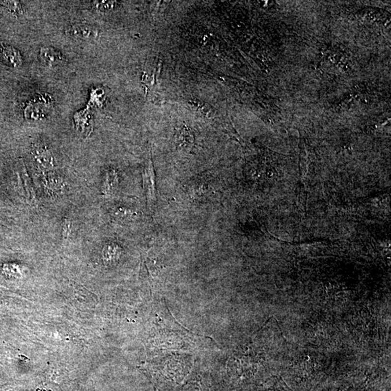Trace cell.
Masks as SVG:
<instances>
[{
	"label": "cell",
	"mask_w": 391,
	"mask_h": 391,
	"mask_svg": "<svg viewBox=\"0 0 391 391\" xmlns=\"http://www.w3.org/2000/svg\"><path fill=\"white\" fill-rule=\"evenodd\" d=\"M75 299L79 302V305L87 308L96 306L97 305L98 298L95 294L90 292L86 288L82 285H75L73 287Z\"/></svg>",
	"instance_id": "6da1fadb"
},
{
	"label": "cell",
	"mask_w": 391,
	"mask_h": 391,
	"mask_svg": "<svg viewBox=\"0 0 391 391\" xmlns=\"http://www.w3.org/2000/svg\"><path fill=\"white\" fill-rule=\"evenodd\" d=\"M36 161L40 165H44V167H50L49 166H53V157L52 156L51 152H49L48 150H37L36 151Z\"/></svg>",
	"instance_id": "5b68a950"
},
{
	"label": "cell",
	"mask_w": 391,
	"mask_h": 391,
	"mask_svg": "<svg viewBox=\"0 0 391 391\" xmlns=\"http://www.w3.org/2000/svg\"><path fill=\"white\" fill-rule=\"evenodd\" d=\"M40 55L42 60L49 65H56L62 61L61 55L51 47L42 48Z\"/></svg>",
	"instance_id": "277c9868"
},
{
	"label": "cell",
	"mask_w": 391,
	"mask_h": 391,
	"mask_svg": "<svg viewBox=\"0 0 391 391\" xmlns=\"http://www.w3.org/2000/svg\"><path fill=\"white\" fill-rule=\"evenodd\" d=\"M1 4L4 5V7H7V8L10 9V10H12V11L15 12V13H16V12H19L21 9V4H20L19 1H2V2H1Z\"/></svg>",
	"instance_id": "ba28073f"
},
{
	"label": "cell",
	"mask_w": 391,
	"mask_h": 391,
	"mask_svg": "<svg viewBox=\"0 0 391 391\" xmlns=\"http://www.w3.org/2000/svg\"><path fill=\"white\" fill-rule=\"evenodd\" d=\"M115 3L114 1H94V4L97 10L104 13L110 11L114 8Z\"/></svg>",
	"instance_id": "52a82bcc"
},
{
	"label": "cell",
	"mask_w": 391,
	"mask_h": 391,
	"mask_svg": "<svg viewBox=\"0 0 391 391\" xmlns=\"http://www.w3.org/2000/svg\"><path fill=\"white\" fill-rule=\"evenodd\" d=\"M0 52H1L3 59L7 62L10 66L17 68L22 64V57L16 49L13 48L10 46L2 45Z\"/></svg>",
	"instance_id": "7a4b0ae2"
},
{
	"label": "cell",
	"mask_w": 391,
	"mask_h": 391,
	"mask_svg": "<svg viewBox=\"0 0 391 391\" xmlns=\"http://www.w3.org/2000/svg\"><path fill=\"white\" fill-rule=\"evenodd\" d=\"M193 136H192L191 132L186 129L181 130L179 134V139H178V141L179 140L180 145L181 146H185V147H189L192 143H193Z\"/></svg>",
	"instance_id": "8992f818"
},
{
	"label": "cell",
	"mask_w": 391,
	"mask_h": 391,
	"mask_svg": "<svg viewBox=\"0 0 391 391\" xmlns=\"http://www.w3.org/2000/svg\"><path fill=\"white\" fill-rule=\"evenodd\" d=\"M71 32L75 36H77L79 39H88V40L95 38L97 33L95 28L85 24H78L74 26L72 28Z\"/></svg>",
	"instance_id": "3957f363"
}]
</instances>
